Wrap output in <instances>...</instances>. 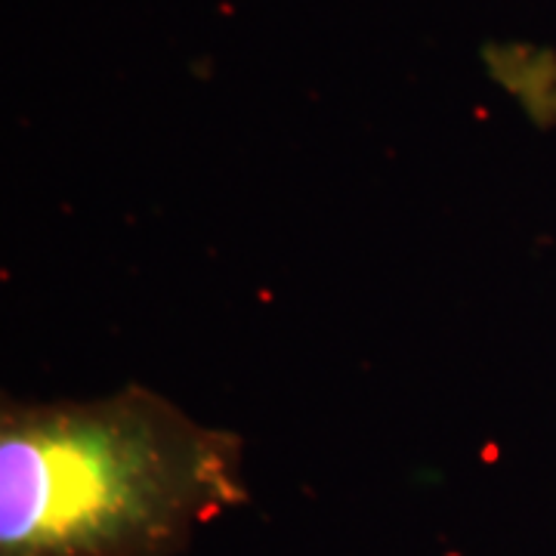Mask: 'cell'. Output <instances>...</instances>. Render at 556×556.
<instances>
[{
    "label": "cell",
    "instance_id": "obj_1",
    "mask_svg": "<svg viewBox=\"0 0 556 556\" xmlns=\"http://www.w3.org/2000/svg\"><path fill=\"white\" fill-rule=\"evenodd\" d=\"M236 433L149 387L0 405V556H186L248 501Z\"/></svg>",
    "mask_w": 556,
    "mask_h": 556
}]
</instances>
